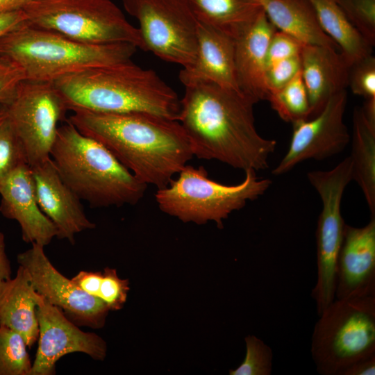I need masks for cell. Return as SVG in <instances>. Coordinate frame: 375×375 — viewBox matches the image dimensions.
<instances>
[{
  "label": "cell",
  "mask_w": 375,
  "mask_h": 375,
  "mask_svg": "<svg viewBox=\"0 0 375 375\" xmlns=\"http://www.w3.org/2000/svg\"><path fill=\"white\" fill-rule=\"evenodd\" d=\"M185 88L178 121L194 156L244 172L269 167L277 142L258 132L253 101L239 91L209 82Z\"/></svg>",
  "instance_id": "1"
},
{
  "label": "cell",
  "mask_w": 375,
  "mask_h": 375,
  "mask_svg": "<svg viewBox=\"0 0 375 375\" xmlns=\"http://www.w3.org/2000/svg\"><path fill=\"white\" fill-rule=\"evenodd\" d=\"M71 111L67 119L81 133L103 144L147 185L167 186L194 156L177 120L144 112Z\"/></svg>",
  "instance_id": "2"
},
{
  "label": "cell",
  "mask_w": 375,
  "mask_h": 375,
  "mask_svg": "<svg viewBox=\"0 0 375 375\" xmlns=\"http://www.w3.org/2000/svg\"><path fill=\"white\" fill-rule=\"evenodd\" d=\"M68 110L144 112L177 120L181 99L155 71L131 60L90 68L52 82Z\"/></svg>",
  "instance_id": "3"
},
{
  "label": "cell",
  "mask_w": 375,
  "mask_h": 375,
  "mask_svg": "<svg viewBox=\"0 0 375 375\" xmlns=\"http://www.w3.org/2000/svg\"><path fill=\"white\" fill-rule=\"evenodd\" d=\"M50 158L65 183L92 207L135 205L144 195L147 185L68 119L58 126Z\"/></svg>",
  "instance_id": "4"
},
{
  "label": "cell",
  "mask_w": 375,
  "mask_h": 375,
  "mask_svg": "<svg viewBox=\"0 0 375 375\" xmlns=\"http://www.w3.org/2000/svg\"><path fill=\"white\" fill-rule=\"evenodd\" d=\"M137 47L130 43L81 42L28 22L0 38V54L11 59L31 81L53 82L90 68L131 60Z\"/></svg>",
  "instance_id": "5"
},
{
  "label": "cell",
  "mask_w": 375,
  "mask_h": 375,
  "mask_svg": "<svg viewBox=\"0 0 375 375\" xmlns=\"http://www.w3.org/2000/svg\"><path fill=\"white\" fill-rule=\"evenodd\" d=\"M239 184L228 185L208 178L206 169L186 165L167 186L157 189L156 203L163 212L183 222L203 224L209 221L222 228L229 215L265 194L272 185L259 178L256 172L247 170Z\"/></svg>",
  "instance_id": "6"
},
{
  "label": "cell",
  "mask_w": 375,
  "mask_h": 375,
  "mask_svg": "<svg viewBox=\"0 0 375 375\" xmlns=\"http://www.w3.org/2000/svg\"><path fill=\"white\" fill-rule=\"evenodd\" d=\"M310 351L321 375H340L375 355V296L335 299L319 315Z\"/></svg>",
  "instance_id": "7"
},
{
  "label": "cell",
  "mask_w": 375,
  "mask_h": 375,
  "mask_svg": "<svg viewBox=\"0 0 375 375\" xmlns=\"http://www.w3.org/2000/svg\"><path fill=\"white\" fill-rule=\"evenodd\" d=\"M22 10L30 24L81 42L130 43L144 50L138 28L111 0H38Z\"/></svg>",
  "instance_id": "8"
},
{
  "label": "cell",
  "mask_w": 375,
  "mask_h": 375,
  "mask_svg": "<svg viewBox=\"0 0 375 375\" xmlns=\"http://www.w3.org/2000/svg\"><path fill=\"white\" fill-rule=\"evenodd\" d=\"M310 183L322 201L316 228L317 280L311 292L318 315L335 299L336 261L345 223L341 214L344 190L353 180V166L347 156L330 170L310 171Z\"/></svg>",
  "instance_id": "9"
},
{
  "label": "cell",
  "mask_w": 375,
  "mask_h": 375,
  "mask_svg": "<svg viewBox=\"0 0 375 375\" xmlns=\"http://www.w3.org/2000/svg\"><path fill=\"white\" fill-rule=\"evenodd\" d=\"M122 1L139 22L144 51L183 67L194 62L199 21L188 0Z\"/></svg>",
  "instance_id": "10"
},
{
  "label": "cell",
  "mask_w": 375,
  "mask_h": 375,
  "mask_svg": "<svg viewBox=\"0 0 375 375\" xmlns=\"http://www.w3.org/2000/svg\"><path fill=\"white\" fill-rule=\"evenodd\" d=\"M22 145L26 163L50 158L58 123L67 108L52 82L24 80L12 101L3 106Z\"/></svg>",
  "instance_id": "11"
},
{
  "label": "cell",
  "mask_w": 375,
  "mask_h": 375,
  "mask_svg": "<svg viewBox=\"0 0 375 375\" xmlns=\"http://www.w3.org/2000/svg\"><path fill=\"white\" fill-rule=\"evenodd\" d=\"M44 248L33 243L17 258L19 265L27 271L34 290L77 326L102 328L110 311L108 307L100 299L86 294L58 272Z\"/></svg>",
  "instance_id": "12"
},
{
  "label": "cell",
  "mask_w": 375,
  "mask_h": 375,
  "mask_svg": "<svg viewBox=\"0 0 375 375\" xmlns=\"http://www.w3.org/2000/svg\"><path fill=\"white\" fill-rule=\"evenodd\" d=\"M347 101L345 90L331 96L312 119L292 122L288 150L272 174L282 175L304 160H323L343 151L351 140L344 122Z\"/></svg>",
  "instance_id": "13"
},
{
  "label": "cell",
  "mask_w": 375,
  "mask_h": 375,
  "mask_svg": "<svg viewBox=\"0 0 375 375\" xmlns=\"http://www.w3.org/2000/svg\"><path fill=\"white\" fill-rule=\"evenodd\" d=\"M35 300L39 335L31 375L56 374V362L72 353H83L94 360L105 359L107 344L101 337L82 331L37 292Z\"/></svg>",
  "instance_id": "14"
},
{
  "label": "cell",
  "mask_w": 375,
  "mask_h": 375,
  "mask_svg": "<svg viewBox=\"0 0 375 375\" xmlns=\"http://www.w3.org/2000/svg\"><path fill=\"white\" fill-rule=\"evenodd\" d=\"M375 296V217L367 224H345L336 261L335 299Z\"/></svg>",
  "instance_id": "15"
},
{
  "label": "cell",
  "mask_w": 375,
  "mask_h": 375,
  "mask_svg": "<svg viewBox=\"0 0 375 375\" xmlns=\"http://www.w3.org/2000/svg\"><path fill=\"white\" fill-rule=\"evenodd\" d=\"M30 169L38 205L55 225L57 238L74 244L76 235L95 228L81 199L62 180L51 158Z\"/></svg>",
  "instance_id": "16"
},
{
  "label": "cell",
  "mask_w": 375,
  "mask_h": 375,
  "mask_svg": "<svg viewBox=\"0 0 375 375\" xmlns=\"http://www.w3.org/2000/svg\"><path fill=\"white\" fill-rule=\"evenodd\" d=\"M0 212L18 222L24 242L45 247L57 236L55 225L38 205L28 164L17 167L0 184Z\"/></svg>",
  "instance_id": "17"
},
{
  "label": "cell",
  "mask_w": 375,
  "mask_h": 375,
  "mask_svg": "<svg viewBox=\"0 0 375 375\" xmlns=\"http://www.w3.org/2000/svg\"><path fill=\"white\" fill-rule=\"evenodd\" d=\"M179 79L184 86L209 82L240 92L235 78L234 39L199 22L196 58L190 65L183 67Z\"/></svg>",
  "instance_id": "18"
},
{
  "label": "cell",
  "mask_w": 375,
  "mask_h": 375,
  "mask_svg": "<svg viewBox=\"0 0 375 375\" xmlns=\"http://www.w3.org/2000/svg\"><path fill=\"white\" fill-rule=\"evenodd\" d=\"M264 10L234 40V64L239 90L255 103L267 100L265 86L267 51L276 31Z\"/></svg>",
  "instance_id": "19"
},
{
  "label": "cell",
  "mask_w": 375,
  "mask_h": 375,
  "mask_svg": "<svg viewBox=\"0 0 375 375\" xmlns=\"http://www.w3.org/2000/svg\"><path fill=\"white\" fill-rule=\"evenodd\" d=\"M300 58L310 117H312L322 110L331 96L345 90L349 67L338 51L319 45H303Z\"/></svg>",
  "instance_id": "20"
},
{
  "label": "cell",
  "mask_w": 375,
  "mask_h": 375,
  "mask_svg": "<svg viewBox=\"0 0 375 375\" xmlns=\"http://www.w3.org/2000/svg\"><path fill=\"white\" fill-rule=\"evenodd\" d=\"M35 294L27 271L21 265L14 278L0 282V326L20 334L28 349L39 335Z\"/></svg>",
  "instance_id": "21"
},
{
  "label": "cell",
  "mask_w": 375,
  "mask_h": 375,
  "mask_svg": "<svg viewBox=\"0 0 375 375\" xmlns=\"http://www.w3.org/2000/svg\"><path fill=\"white\" fill-rule=\"evenodd\" d=\"M351 154L353 180L361 189L371 217H375V100L354 109Z\"/></svg>",
  "instance_id": "22"
},
{
  "label": "cell",
  "mask_w": 375,
  "mask_h": 375,
  "mask_svg": "<svg viewBox=\"0 0 375 375\" xmlns=\"http://www.w3.org/2000/svg\"><path fill=\"white\" fill-rule=\"evenodd\" d=\"M269 21L303 45H319L337 50V44L323 31L309 0H260Z\"/></svg>",
  "instance_id": "23"
},
{
  "label": "cell",
  "mask_w": 375,
  "mask_h": 375,
  "mask_svg": "<svg viewBox=\"0 0 375 375\" xmlns=\"http://www.w3.org/2000/svg\"><path fill=\"white\" fill-rule=\"evenodd\" d=\"M323 31L337 44L347 66L372 54V48L347 17L336 0H309Z\"/></svg>",
  "instance_id": "24"
},
{
  "label": "cell",
  "mask_w": 375,
  "mask_h": 375,
  "mask_svg": "<svg viewBox=\"0 0 375 375\" xmlns=\"http://www.w3.org/2000/svg\"><path fill=\"white\" fill-rule=\"evenodd\" d=\"M199 22L227 34L234 40L263 10L260 0H188Z\"/></svg>",
  "instance_id": "25"
},
{
  "label": "cell",
  "mask_w": 375,
  "mask_h": 375,
  "mask_svg": "<svg viewBox=\"0 0 375 375\" xmlns=\"http://www.w3.org/2000/svg\"><path fill=\"white\" fill-rule=\"evenodd\" d=\"M271 106L285 122L309 119L310 108L301 71L284 87L270 93Z\"/></svg>",
  "instance_id": "26"
},
{
  "label": "cell",
  "mask_w": 375,
  "mask_h": 375,
  "mask_svg": "<svg viewBox=\"0 0 375 375\" xmlns=\"http://www.w3.org/2000/svg\"><path fill=\"white\" fill-rule=\"evenodd\" d=\"M23 337L0 326V375H31L32 362Z\"/></svg>",
  "instance_id": "27"
},
{
  "label": "cell",
  "mask_w": 375,
  "mask_h": 375,
  "mask_svg": "<svg viewBox=\"0 0 375 375\" xmlns=\"http://www.w3.org/2000/svg\"><path fill=\"white\" fill-rule=\"evenodd\" d=\"M246 355L242 362L230 375H270L272 372L273 352L269 346L255 335L244 338Z\"/></svg>",
  "instance_id": "28"
},
{
  "label": "cell",
  "mask_w": 375,
  "mask_h": 375,
  "mask_svg": "<svg viewBox=\"0 0 375 375\" xmlns=\"http://www.w3.org/2000/svg\"><path fill=\"white\" fill-rule=\"evenodd\" d=\"M24 163L26 160L22 145L6 114L0 120V184Z\"/></svg>",
  "instance_id": "29"
},
{
  "label": "cell",
  "mask_w": 375,
  "mask_h": 375,
  "mask_svg": "<svg viewBox=\"0 0 375 375\" xmlns=\"http://www.w3.org/2000/svg\"><path fill=\"white\" fill-rule=\"evenodd\" d=\"M358 31L367 42L375 44V0H336Z\"/></svg>",
  "instance_id": "30"
},
{
  "label": "cell",
  "mask_w": 375,
  "mask_h": 375,
  "mask_svg": "<svg viewBox=\"0 0 375 375\" xmlns=\"http://www.w3.org/2000/svg\"><path fill=\"white\" fill-rule=\"evenodd\" d=\"M129 290L128 279L119 278L115 269L108 267L104 268L99 299L106 304L110 311L119 310L124 307Z\"/></svg>",
  "instance_id": "31"
},
{
  "label": "cell",
  "mask_w": 375,
  "mask_h": 375,
  "mask_svg": "<svg viewBox=\"0 0 375 375\" xmlns=\"http://www.w3.org/2000/svg\"><path fill=\"white\" fill-rule=\"evenodd\" d=\"M348 86L354 94L365 100L375 99V57L372 54L349 68Z\"/></svg>",
  "instance_id": "32"
},
{
  "label": "cell",
  "mask_w": 375,
  "mask_h": 375,
  "mask_svg": "<svg viewBox=\"0 0 375 375\" xmlns=\"http://www.w3.org/2000/svg\"><path fill=\"white\" fill-rule=\"evenodd\" d=\"M301 66L300 55L269 65L265 76V86L269 94L287 85L301 71Z\"/></svg>",
  "instance_id": "33"
},
{
  "label": "cell",
  "mask_w": 375,
  "mask_h": 375,
  "mask_svg": "<svg viewBox=\"0 0 375 375\" xmlns=\"http://www.w3.org/2000/svg\"><path fill=\"white\" fill-rule=\"evenodd\" d=\"M26 79L19 65L0 54V106H7L12 101L20 84Z\"/></svg>",
  "instance_id": "34"
},
{
  "label": "cell",
  "mask_w": 375,
  "mask_h": 375,
  "mask_svg": "<svg viewBox=\"0 0 375 375\" xmlns=\"http://www.w3.org/2000/svg\"><path fill=\"white\" fill-rule=\"evenodd\" d=\"M303 44L292 36L276 30L267 51V67L276 61L300 55Z\"/></svg>",
  "instance_id": "35"
},
{
  "label": "cell",
  "mask_w": 375,
  "mask_h": 375,
  "mask_svg": "<svg viewBox=\"0 0 375 375\" xmlns=\"http://www.w3.org/2000/svg\"><path fill=\"white\" fill-rule=\"evenodd\" d=\"M71 279L84 292L99 298L102 279L101 272L81 270Z\"/></svg>",
  "instance_id": "36"
},
{
  "label": "cell",
  "mask_w": 375,
  "mask_h": 375,
  "mask_svg": "<svg viewBox=\"0 0 375 375\" xmlns=\"http://www.w3.org/2000/svg\"><path fill=\"white\" fill-rule=\"evenodd\" d=\"M27 22L22 9L0 12V38Z\"/></svg>",
  "instance_id": "37"
},
{
  "label": "cell",
  "mask_w": 375,
  "mask_h": 375,
  "mask_svg": "<svg viewBox=\"0 0 375 375\" xmlns=\"http://www.w3.org/2000/svg\"><path fill=\"white\" fill-rule=\"evenodd\" d=\"M375 355L360 359L344 369L340 375H374Z\"/></svg>",
  "instance_id": "38"
},
{
  "label": "cell",
  "mask_w": 375,
  "mask_h": 375,
  "mask_svg": "<svg viewBox=\"0 0 375 375\" xmlns=\"http://www.w3.org/2000/svg\"><path fill=\"white\" fill-rule=\"evenodd\" d=\"M11 266L6 252L4 234L0 232V282L11 278Z\"/></svg>",
  "instance_id": "39"
},
{
  "label": "cell",
  "mask_w": 375,
  "mask_h": 375,
  "mask_svg": "<svg viewBox=\"0 0 375 375\" xmlns=\"http://www.w3.org/2000/svg\"><path fill=\"white\" fill-rule=\"evenodd\" d=\"M28 0H0V12L22 9Z\"/></svg>",
  "instance_id": "40"
},
{
  "label": "cell",
  "mask_w": 375,
  "mask_h": 375,
  "mask_svg": "<svg viewBox=\"0 0 375 375\" xmlns=\"http://www.w3.org/2000/svg\"><path fill=\"white\" fill-rule=\"evenodd\" d=\"M6 117V112L3 106H0V120Z\"/></svg>",
  "instance_id": "41"
},
{
  "label": "cell",
  "mask_w": 375,
  "mask_h": 375,
  "mask_svg": "<svg viewBox=\"0 0 375 375\" xmlns=\"http://www.w3.org/2000/svg\"><path fill=\"white\" fill-rule=\"evenodd\" d=\"M33 1H38V0H28V2Z\"/></svg>",
  "instance_id": "42"
}]
</instances>
